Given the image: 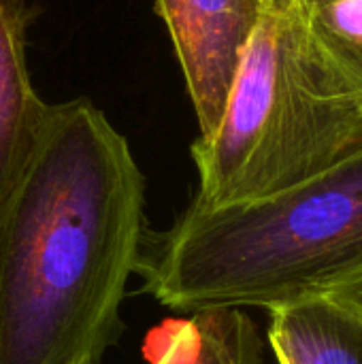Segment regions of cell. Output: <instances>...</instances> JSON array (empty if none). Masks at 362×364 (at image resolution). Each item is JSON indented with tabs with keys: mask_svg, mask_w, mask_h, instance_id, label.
Listing matches in <instances>:
<instances>
[{
	"mask_svg": "<svg viewBox=\"0 0 362 364\" xmlns=\"http://www.w3.org/2000/svg\"><path fill=\"white\" fill-rule=\"evenodd\" d=\"M145 175L90 100L49 105L0 211V364H98L124 335Z\"/></svg>",
	"mask_w": 362,
	"mask_h": 364,
	"instance_id": "cell-1",
	"label": "cell"
},
{
	"mask_svg": "<svg viewBox=\"0 0 362 364\" xmlns=\"http://www.w3.org/2000/svg\"><path fill=\"white\" fill-rule=\"evenodd\" d=\"M362 267V149L271 198L188 207L147 228L137 262L143 292L169 309H273Z\"/></svg>",
	"mask_w": 362,
	"mask_h": 364,
	"instance_id": "cell-2",
	"label": "cell"
},
{
	"mask_svg": "<svg viewBox=\"0 0 362 364\" xmlns=\"http://www.w3.org/2000/svg\"><path fill=\"white\" fill-rule=\"evenodd\" d=\"M362 149V113L303 58L288 0H271L247 38L218 128L198 136L190 205L220 209L292 190Z\"/></svg>",
	"mask_w": 362,
	"mask_h": 364,
	"instance_id": "cell-3",
	"label": "cell"
},
{
	"mask_svg": "<svg viewBox=\"0 0 362 364\" xmlns=\"http://www.w3.org/2000/svg\"><path fill=\"white\" fill-rule=\"evenodd\" d=\"M166 26L198 136L220 124L243 47L271 0H151Z\"/></svg>",
	"mask_w": 362,
	"mask_h": 364,
	"instance_id": "cell-4",
	"label": "cell"
},
{
	"mask_svg": "<svg viewBox=\"0 0 362 364\" xmlns=\"http://www.w3.org/2000/svg\"><path fill=\"white\" fill-rule=\"evenodd\" d=\"M34 19L26 0H0V211L26 171L49 109L28 70L26 38Z\"/></svg>",
	"mask_w": 362,
	"mask_h": 364,
	"instance_id": "cell-5",
	"label": "cell"
},
{
	"mask_svg": "<svg viewBox=\"0 0 362 364\" xmlns=\"http://www.w3.org/2000/svg\"><path fill=\"white\" fill-rule=\"evenodd\" d=\"M297 45L329 94L362 113V0H288Z\"/></svg>",
	"mask_w": 362,
	"mask_h": 364,
	"instance_id": "cell-6",
	"label": "cell"
},
{
	"mask_svg": "<svg viewBox=\"0 0 362 364\" xmlns=\"http://www.w3.org/2000/svg\"><path fill=\"white\" fill-rule=\"evenodd\" d=\"M269 343L280 364H362V322L314 294L269 309Z\"/></svg>",
	"mask_w": 362,
	"mask_h": 364,
	"instance_id": "cell-7",
	"label": "cell"
},
{
	"mask_svg": "<svg viewBox=\"0 0 362 364\" xmlns=\"http://www.w3.org/2000/svg\"><path fill=\"white\" fill-rule=\"evenodd\" d=\"M154 364H262V341L243 309H201L175 326Z\"/></svg>",
	"mask_w": 362,
	"mask_h": 364,
	"instance_id": "cell-8",
	"label": "cell"
},
{
	"mask_svg": "<svg viewBox=\"0 0 362 364\" xmlns=\"http://www.w3.org/2000/svg\"><path fill=\"white\" fill-rule=\"evenodd\" d=\"M316 294L331 299L333 303L341 305L344 309L354 314L362 322V267L352 271V273H346V275L337 277L335 282L326 284Z\"/></svg>",
	"mask_w": 362,
	"mask_h": 364,
	"instance_id": "cell-9",
	"label": "cell"
}]
</instances>
